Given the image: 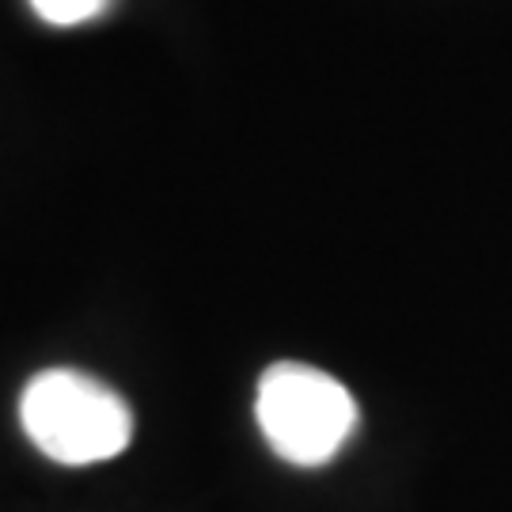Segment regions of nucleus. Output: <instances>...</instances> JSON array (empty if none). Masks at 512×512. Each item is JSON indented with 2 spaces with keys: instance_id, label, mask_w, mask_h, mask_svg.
<instances>
[{
  "instance_id": "7ed1b4c3",
  "label": "nucleus",
  "mask_w": 512,
  "mask_h": 512,
  "mask_svg": "<svg viewBox=\"0 0 512 512\" xmlns=\"http://www.w3.org/2000/svg\"><path fill=\"white\" fill-rule=\"evenodd\" d=\"M38 19L54 23V27H76V23H92L110 8V0H31Z\"/></svg>"
},
{
  "instance_id": "f03ea898",
  "label": "nucleus",
  "mask_w": 512,
  "mask_h": 512,
  "mask_svg": "<svg viewBox=\"0 0 512 512\" xmlns=\"http://www.w3.org/2000/svg\"><path fill=\"white\" fill-rule=\"evenodd\" d=\"M258 429L285 463L323 467L357 429V403L323 368L277 361L262 372L255 399Z\"/></svg>"
},
{
  "instance_id": "f257e3e1",
  "label": "nucleus",
  "mask_w": 512,
  "mask_h": 512,
  "mask_svg": "<svg viewBox=\"0 0 512 512\" xmlns=\"http://www.w3.org/2000/svg\"><path fill=\"white\" fill-rule=\"evenodd\" d=\"M19 421L38 452L65 467H88L122 456L133 440L129 403L76 368H46L23 387Z\"/></svg>"
}]
</instances>
